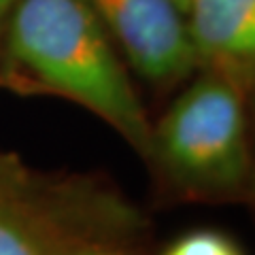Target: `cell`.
Segmentation results:
<instances>
[{"label":"cell","instance_id":"1","mask_svg":"<svg viewBox=\"0 0 255 255\" xmlns=\"http://www.w3.org/2000/svg\"><path fill=\"white\" fill-rule=\"evenodd\" d=\"M0 87L77 102L149 162L153 124L113 38L85 0H21L15 6L0 51Z\"/></svg>","mask_w":255,"mask_h":255},{"label":"cell","instance_id":"2","mask_svg":"<svg viewBox=\"0 0 255 255\" xmlns=\"http://www.w3.org/2000/svg\"><path fill=\"white\" fill-rule=\"evenodd\" d=\"M140 230V213L107 183L38 172L0 149V255L122 249Z\"/></svg>","mask_w":255,"mask_h":255},{"label":"cell","instance_id":"3","mask_svg":"<svg viewBox=\"0 0 255 255\" xmlns=\"http://www.w3.org/2000/svg\"><path fill=\"white\" fill-rule=\"evenodd\" d=\"M191 83L151 126L149 162L183 191L232 196L251 174L245 87L211 68H198Z\"/></svg>","mask_w":255,"mask_h":255},{"label":"cell","instance_id":"4","mask_svg":"<svg viewBox=\"0 0 255 255\" xmlns=\"http://www.w3.org/2000/svg\"><path fill=\"white\" fill-rule=\"evenodd\" d=\"M130 68L157 87L198 70L185 11L177 0H85Z\"/></svg>","mask_w":255,"mask_h":255},{"label":"cell","instance_id":"5","mask_svg":"<svg viewBox=\"0 0 255 255\" xmlns=\"http://www.w3.org/2000/svg\"><path fill=\"white\" fill-rule=\"evenodd\" d=\"M187 28L198 68L255 90V0H189Z\"/></svg>","mask_w":255,"mask_h":255},{"label":"cell","instance_id":"6","mask_svg":"<svg viewBox=\"0 0 255 255\" xmlns=\"http://www.w3.org/2000/svg\"><path fill=\"white\" fill-rule=\"evenodd\" d=\"M162 255H245L241 245L217 230H194L166 247Z\"/></svg>","mask_w":255,"mask_h":255},{"label":"cell","instance_id":"7","mask_svg":"<svg viewBox=\"0 0 255 255\" xmlns=\"http://www.w3.org/2000/svg\"><path fill=\"white\" fill-rule=\"evenodd\" d=\"M21 0H0V51H2V41H4V30H6V23H9L11 13L15 11Z\"/></svg>","mask_w":255,"mask_h":255},{"label":"cell","instance_id":"8","mask_svg":"<svg viewBox=\"0 0 255 255\" xmlns=\"http://www.w3.org/2000/svg\"><path fill=\"white\" fill-rule=\"evenodd\" d=\"M70 255H126L119 247H85Z\"/></svg>","mask_w":255,"mask_h":255},{"label":"cell","instance_id":"9","mask_svg":"<svg viewBox=\"0 0 255 255\" xmlns=\"http://www.w3.org/2000/svg\"><path fill=\"white\" fill-rule=\"evenodd\" d=\"M177 4L181 6L183 11H185V9H187V4H189V0H177Z\"/></svg>","mask_w":255,"mask_h":255},{"label":"cell","instance_id":"10","mask_svg":"<svg viewBox=\"0 0 255 255\" xmlns=\"http://www.w3.org/2000/svg\"><path fill=\"white\" fill-rule=\"evenodd\" d=\"M251 94H253V96H255V90H253V92H251Z\"/></svg>","mask_w":255,"mask_h":255}]
</instances>
